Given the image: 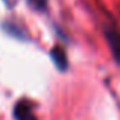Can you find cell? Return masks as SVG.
I'll return each mask as SVG.
<instances>
[{"label": "cell", "instance_id": "obj_4", "mask_svg": "<svg viewBox=\"0 0 120 120\" xmlns=\"http://www.w3.org/2000/svg\"><path fill=\"white\" fill-rule=\"evenodd\" d=\"M26 3L29 5V8L35 12H46L49 8V0H26Z\"/></svg>", "mask_w": 120, "mask_h": 120}, {"label": "cell", "instance_id": "obj_3", "mask_svg": "<svg viewBox=\"0 0 120 120\" xmlns=\"http://www.w3.org/2000/svg\"><path fill=\"white\" fill-rule=\"evenodd\" d=\"M49 55H50V58H52L53 64H55V67L58 68L59 71H65L68 68V56H67V52H65V49L62 46H58V44H56L49 52Z\"/></svg>", "mask_w": 120, "mask_h": 120}, {"label": "cell", "instance_id": "obj_1", "mask_svg": "<svg viewBox=\"0 0 120 120\" xmlns=\"http://www.w3.org/2000/svg\"><path fill=\"white\" fill-rule=\"evenodd\" d=\"M103 38L106 41V46H108L112 59L120 67V30L116 26L106 23L103 26Z\"/></svg>", "mask_w": 120, "mask_h": 120}, {"label": "cell", "instance_id": "obj_2", "mask_svg": "<svg viewBox=\"0 0 120 120\" xmlns=\"http://www.w3.org/2000/svg\"><path fill=\"white\" fill-rule=\"evenodd\" d=\"M12 117H14V120H38L35 114V106L27 99H20L14 105Z\"/></svg>", "mask_w": 120, "mask_h": 120}, {"label": "cell", "instance_id": "obj_5", "mask_svg": "<svg viewBox=\"0 0 120 120\" xmlns=\"http://www.w3.org/2000/svg\"><path fill=\"white\" fill-rule=\"evenodd\" d=\"M5 30L9 34V35L18 37V38H24V30L21 29V27L18 29L15 23H8V24H5Z\"/></svg>", "mask_w": 120, "mask_h": 120}]
</instances>
